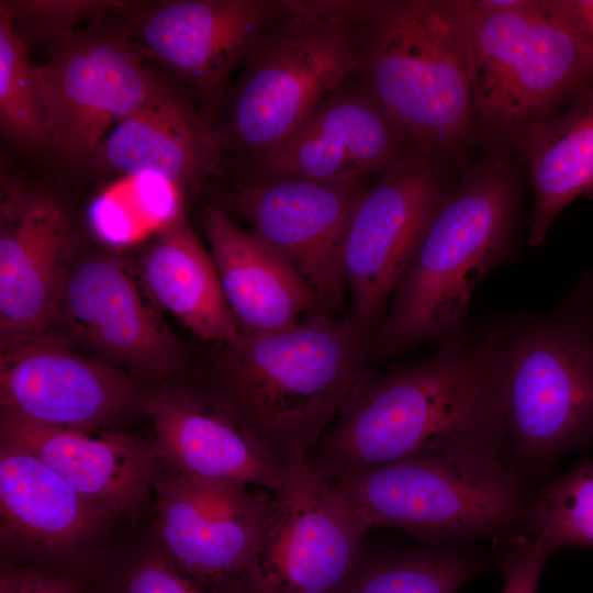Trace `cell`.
Instances as JSON below:
<instances>
[{
	"instance_id": "obj_1",
	"label": "cell",
	"mask_w": 593,
	"mask_h": 593,
	"mask_svg": "<svg viewBox=\"0 0 593 593\" xmlns=\"http://www.w3.org/2000/svg\"><path fill=\"white\" fill-rule=\"evenodd\" d=\"M504 440L491 329L475 342L448 338L434 355L369 372L306 457L329 480L406 459Z\"/></svg>"
},
{
	"instance_id": "obj_2",
	"label": "cell",
	"mask_w": 593,
	"mask_h": 593,
	"mask_svg": "<svg viewBox=\"0 0 593 593\" xmlns=\"http://www.w3.org/2000/svg\"><path fill=\"white\" fill-rule=\"evenodd\" d=\"M212 347L204 387L286 465L306 460L372 358L371 339L349 317L324 310Z\"/></svg>"
},
{
	"instance_id": "obj_3",
	"label": "cell",
	"mask_w": 593,
	"mask_h": 593,
	"mask_svg": "<svg viewBox=\"0 0 593 593\" xmlns=\"http://www.w3.org/2000/svg\"><path fill=\"white\" fill-rule=\"evenodd\" d=\"M515 211V183L503 158L463 175L416 244L371 340L372 358L457 335L477 283L507 254Z\"/></svg>"
},
{
	"instance_id": "obj_4",
	"label": "cell",
	"mask_w": 593,
	"mask_h": 593,
	"mask_svg": "<svg viewBox=\"0 0 593 593\" xmlns=\"http://www.w3.org/2000/svg\"><path fill=\"white\" fill-rule=\"evenodd\" d=\"M474 118L517 139L593 82V59L542 0H449Z\"/></svg>"
},
{
	"instance_id": "obj_5",
	"label": "cell",
	"mask_w": 593,
	"mask_h": 593,
	"mask_svg": "<svg viewBox=\"0 0 593 593\" xmlns=\"http://www.w3.org/2000/svg\"><path fill=\"white\" fill-rule=\"evenodd\" d=\"M357 80L417 147L446 160L468 145L474 113L449 0L373 1Z\"/></svg>"
},
{
	"instance_id": "obj_6",
	"label": "cell",
	"mask_w": 593,
	"mask_h": 593,
	"mask_svg": "<svg viewBox=\"0 0 593 593\" xmlns=\"http://www.w3.org/2000/svg\"><path fill=\"white\" fill-rule=\"evenodd\" d=\"M289 4L290 13L261 37L228 91L224 119L213 130L221 166L278 146L357 79L363 23Z\"/></svg>"
},
{
	"instance_id": "obj_7",
	"label": "cell",
	"mask_w": 593,
	"mask_h": 593,
	"mask_svg": "<svg viewBox=\"0 0 593 593\" xmlns=\"http://www.w3.org/2000/svg\"><path fill=\"white\" fill-rule=\"evenodd\" d=\"M555 315L491 329L504 439L533 461L593 437V288Z\"/></svg>"
},
{
	"instance_id": "obj_8",
	"label": "cell",
	"mask_w": 593,
	"mask_h": 593,
	"mask_svg": "<svg viewBox=\"0 0 593 593\" xmlns=\"http://www.w3.org/2000/svg\"><path fill=\"white\" fill-rule=\"evenodd\" d=\"M336 482L369 528L435 536L483 534L510 524L522 493L497 449L472 448L351 472Z\"/></svg>"
},
{
	"instance_id": "obj_9",
	"label": "cell",
	"mask_w": 593,
	"mask_h": 593,
	"mask_svg": "<svg viewBox=\"0 0 593 593\" xmlns=\"http://www.w3.org/2000/svg\"><path fill=\"white\" fill-rule=\"evenodd\" d=\"M368 530L336 481L306 460L288 463L238 593H342Z\"/></svg>"
},
{
	"instance_id": "obj_10",
	"label": "cell",
	"mask_w": 593,
	"mask_h": 593,
	"mask_svg": "<svg viewBox=\"0 0 593 593\" xmlns=\"http://www.w3.org/2000/svg\"><path fill=\"white\" fill-rule=\"evenodd\" d=\"M51 128V153L66 166L88 165L110 127L144 108L164 86L125 26L78 30L33 66Z\"/></svg>"
},
{
	"instance_id": "obj_11",
	"label": "cell",
	"mask_w": 593,
	"mask_h": 593,
	"mask_svg": "<svg viewBox=\"0 0 593 593\" xmlns=\"http://www.w3.org/2000/svg\"><path fill=\"white\" fill-rule=\"evenodd\" d=\"M443 161L414 146L354 206L343 247L348 317L371 340L429 217L451 190Z\"/></svg>"
},
{
	"instance_id": "obj_12",
	"label": "cell",
	"mask_w": 593,
	"mask_h": 593,
	"mask_svg": "<svg viewBox=\"0 0 593 593\" xmlns=\"http://www.w3.org/2000/svg\"><path fill=\"white\" fill-rule=\"evenodd\" d=\"M290 11L289 1L171 0L137 1L123 15L134 44L180 77L214 130L231 75Z\"/></svg>"
},
{
	"instance_id": "obj_13",
	"label": "cell",
	"mask_w": 593,
	"mask_h": 593,
	"mask_svg": "<svg viewBox=\"0 0 593 593\" xmlns=\"http://www.w3.org/2000/svg\"><path fill=\"white\" fill-rule=\"evenodd\" d=\"M275 492L187 477L160 467L153 489V541L211 593H238Z\"/></svg>"
},
{
	"instance_id": "obj_14",
	"label": "cell",
	"mask_w": 593,
	"mask_h": 593,
	"mask_svg": "<svg viewBox=\"0 0 593 593\" xmlns=\"http://www.w3.org/2000/svg\"><path fill=\"white\" fill-rule=\"evenodd\" d=\"M367 179L266 183L222 179L226 184L220 192V208L247 223L254 235L303 278L320 306L332 312L342 304L347 289L344 240Z\"/></svg>"
},
{
	"instance_id": "obj_15",
	"label": "cell",
	"mask_w": 593,
	"mask_h": 593,
	"mask_svg": "<svg viewBox=\"0 0 593 593\" xmlns=\"http://www.w3.org/2000/svg\"><path fill=\"white\" fill-rule=\"evenodd\" d=\"M51 331L143 381L166 383L187 365L179 338L110 255H78Z\"/></svg>"
},
{
	"instance_id": "obj_16",
	"label": "cell",
	"mask_w": 593,
	"mask_h": 593,
	"mask_svg": "<svg viewBox=\"0 0 593 593\" xmlns=\"http://www.w3.org/2000/svg\"><path fill=\"white\" fill-rule=\"evenodd\" d=\"M116 518L34 454L0 443L2 562L82 579Z\"/></svg>"
},
{
	"instance_id": "obj_17",
	"label": "cell",
	"mask_w": 593,
	"mask_h": 593,
	"mask_svg": "<svg viewBox=\"0 0 593 593\" xmlns=\"http://www.w3.org/2000/svg\"><path fill=\"white\" fill-rule=\"evenodd\" d=\"M78 255L66 203L48 189L2 177L0 350L52 329Z\"/></svg>"
},
{
	"instance_id": "obj_18",
	"label": "cell",
	"mask_w": 593,
	"mask_h": 593,
	"mask_svg": "<svg viewBox=\"0 0 593 593\" xmlns=\"http://www.w3.org/2000/svg\"><path fill=\"white\" fill-rule=\"evenodd\" d=\"M414 146L410 136L355 79L324 101L281 144L223 165L217 176L246 183L368 178L384 172Z\"/></svg>"
},
{
	"instance_id": "obj_19",
	"label": "cell",
	"mask_w": 593,
	"mask_h": 593,
	"mask_svg": "<svg viewBox=\"0 0 593 593\" xmlns=\"http://www.w3.org/2000/svg\"><path fill=\"white\" fill-rule=\"evenodd\" d=\"M144 383L52 331L0 350V414L33 424L112 427L142 412Z\"/></svg>"
},
{
	"instance_id": "obj_20",
	"label": "cell",
	"mask_w": 593,
	"mask_h": 593,
	"mask_svg": "<svg viewBox=\"0 0 593 593\" xmlns=\"http://www.w3.org/2000/svg\"><path fill=\"white\" fill-rule=\"evenodd\" d=\"M142 412L153 425L161 468L191 478L278 491L287 465L204 385L147 388Z\"/></svg>"
},
{
	"instance_id": "obj_21",
	"label": "cell",
	"mask_w": 593,
	"mask_h": 593,
	"mask_svg": "<svg viewBox=\"0 0 593 593\" xmlns=\"http://www.w3.org/2000/svg\"><path fill=\"white\" fill-rule=\"evenodd\" d=\"M0 443L23 448L115 517L137 521L160 470L152 440L112 427H52L0 414Z\"/></svg>"
},
{
	"instance_id": "obj_22",
	"label": "cell",
	"mask_w": 593,
	"mask_h": 593,
	"mask_svg": "<svg viewBox=\"0 0 593 593\" xmlns=\"http://www.w3.org/2000/svg\"><path fill=\"white\" fill-rule=\"evenodd\" d=\"M221 164L213 128L186 94L165 82L105 136L86 168L110 176L150 172L184 192L216 176Z\"/></svg>"
},
{
	"instance_id": "obj_23",
	"label": "cell",
	"mask_w": 593,
	"mask_h": 593,
	"mask_svg": "<svg viewBox=\"0 0 593 593\" xmlns=\"http://www.w3.org/2000/svg\"><path fill=\"white\" fill-rule=\"evenodd\" d=\"M203 225L223 293L244 334L278 332L323 310L293 267L222 208L208 206Z\"/></svg>"
},
{
	"instance_id": "obj_24",
	"label": "cell",
	"mask_w": 593,
	"mask_h": 593,
	"mask_svg": "<svg viewBox=\"0 0 593 593\" xmlns=\"http://www.w3.org/2000/svg\"><path fill=\"white\" fill-rule=\"evenodd\" d=\"M139 273L150 299L201 342L213 346L242 336L213 258L182 216L147 240L139 256Z\"/></svg>"
},
{
	"instance_id": "obj_25",
	"label": "cell",
	"mask_w": 593,
	"mask_h": 593,
	"mask_svg": "<svg viewBox=\"0 0 593 593\" xmlns=\"http://www.w3.org/2000/svg\"><path fill=\"white\" fill-rule=\"evenodd\" d=\"M516 142L535 197L528 244L538 246L570 202L593 200V82Z\"/></svg>"
},
{
	"instance_id": "obj_26",
	"label": "cell",
	"mask_w": 593,
	"mask_h": 593,
	"mask_svg": "<svg viewBox=\"0 0 593 593\" xmlns=\"http://www.w3.org/2000/svg\"><path fill=\"white\" fill-rule=\"evenodd\" d=\"M182 192L155 174L116 176L91 202L89 225L99 238L111 244L130 243L145 231L154 235L182 216Z\"/></svg>"
},
{
	"instance_id": "obj_27",
	"label": "cell",
	"mask_w": 593,
	"mask_h": 593,
	"mask_svg": "<svg viewBox=\"0 0 593 593\" xmlns=\"http://www.w3.org/2000/svg\"><path fill=\"white\" fill-rule=\"evenodd\" d=\"M29 46L0 9V127L14 146L51 152V128L29 60Z\"/></svg>"
},
{
	"instance_id": "obj_28",
	"label": "cell",
	"mask_w": 593,
	"mask_h": 593,
	"mask_svg": "<svg viewBox=\"0 0 593 593\" xmlns=\"http://www.w3.org/2000/svg\"><path fill=\"white\" fill-rule=\"evenodd\" d=\"M480 569L474 559L449 550L385 555L361 561L342 593H456Z\"/></svg>"
},
{
	"instance_id": "obj_29",
	"label": "cell",
	"mask_w": 593,
	"mask_h": 593,
	"mask_svg": "<svg viewBox=\"0 0 593 593\" xmlns=\"http://www.w3.org/2000/svg\"><path fill=\"white\" fill-rule=\"evenodd\" d=\"M532 526L535 539L551 551L593 546V461L578 465L542 490Z\"/></svg>"
},
{
	"instance_id": "obj_30",
	"label": "cell",
	"mask_w": 593,
	"mask_h": 593,
	"mask_svg": "<svg viewBox=\"0 0 593 593\" xmlns=\"http://www.w3.org/2000/svg\"><path fill=\"white\" fill-rule=\"evenodd\" d=\"M82 580L87 593H211L184 575L153 539L107 551Z\"/></svg>"
},
{
	"instance_id": "obj_31",
	"label": "cell",
	"mask_w": 593,
	"mask_h": 593,
	"mask_svg": "<svg viewBox=\"0 0 593 593\" xmlns=\"http://www.w3.org/2000/svg\"><path fill=\"white\" fill-rule=\"evenodd\" d=\"M137 1L122 0H2L20 37L29 42H47L58 47L78 30L80 21L97 22L103 15L130 11Z\"/></svg>"
},
{
	"instance_id": "obj_32",
	"label": "cell",
	"mask_w": 593,
	"mask_h": 593,
	"mask_svg": "<svg viewBox=\"0 0 593 593\" xmlns=\"http://www.w3.org/2000/svg\"><path fill=\"white\" fill-rule=\"evenodd\" d=\"M0 593H87L81 578L2 562Z\"/></svg>"
},
{
	"instance_id": "obj_33",
	"label": "cell",
	"mask_w": 593,
	"mask_h": 593,
	"mask_svg": "<svg viewBox=\"0 0 593 593\" xmlns=\"http://www.w3.org/2000/svg\"><path fill=\"white\" fill-rule=\"evenodd\" d=\"M552 551L535 539L508 556L504 563L503 593H536L546 559Z\"/></svg>"
},
{
	"instance_id": "obj_34",
	"label": "cell",
	"mask_w": 593,
	"mask_h": 593,
	"mask_svg": "<svg viewBox=\"0 0 593 593\" xmlns=\"http://www.w3.org/2000/svg\"><path fill=\"white\" fill-rule=\"evenodd\" d=\"M593 59V0H542Z\"/></svg>"
}]
</instances>
